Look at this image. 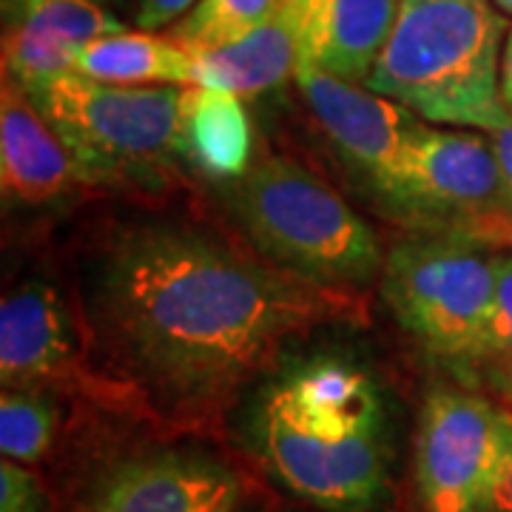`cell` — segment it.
<instances>
[{
    "mask_svg": "<svg viewBox=\"0 0 512 512\" xmlns=\"http://www.w3.org/2000/svg\"><path fill=\"white\" fill-rule=\"evenodd\" d=\"M80 325L109 390L214 413L311 330L362 322V293L322 288L183 222L114 231L83 271Z\"/></svg>",
    "mask_w": 512,
    "mask_h": 512,
    "instance_id": "cell-1",
    "label": "cell"
},
{
    "mask_svg": "<svg viewBox=\"0 0 512 512\" xmlns=\"http://www.w3.org/2000/svg\"><path fill=\"white\" fill-rule=\"evenodd\" d=\"M245 441L279 487L325 512H373L393 467L379 382L350 359L291 362L256 390Z\"/></svg>",
    "mask_w": 512,
    "mask_h": 512,
    "instance_id": "cell-2",
    "label": "cell"
},
{
    "mask_svg": "<svg viewBox=\"0 0 512 512\" xmlns=\"http://www.w3.org/2000/svg\"><path fill=\"white\" fill-rule=\"evenodd\" d=\"M507 32L490 0H402L367 89L427 123L484 131L510 126L498 89Z\"/></svg>",
    "mask_w": 512,
    "mask_h": 512,
    "instance_id": "cell-3",
    "label": "cell"
},
{
    "mask_svg": "<svg viewBox=\"0 0 512 512\" xmlns=\"http://www.w3.org/2000/svg\"><path fill=\"white\" fill-rule=\"evenodd\" d=\"M222 194L239 234L276 268L350 293L382 279L387 254L376 231L291 157L256 160Z\"/></svg>",
    "mask_w": 512,
    "mask_h": 512,
    "instance_id": "cell-4",
    "label": "cell"
},
{
    "mask_svg": "<svg viewBox=\"0 0 512 512\" xmlns=\"http://www.w3.org/2000/svg\"><path fill=\"white\" fill-rule=\"evenodd\" d=\"M185 86H109L63 74L35 106L72 157L80 183L160 185L177 171Z\"/></svg>",
    "mask_w": 512,
    "mask_h": 512,
    "instance_id": "cell-5",
    "label": "cell"
},
{
    "mask_svg": "<svg viewBox=\"0 0 512 512\" xmlns=\"http://www.w3.org/2000/svg\"><path fill=\"white\" fill-rule=\"evenodd\" d=\"M393 319L444 367L476 376L495 305V254L470 239L416 234L390 248L379 279Z\"/></svg>",
    "mask_w": 512,
    "mask_h": 512,
    "instance_id": "cell-6",
    "label": "cell"
},
{
    "mask_svg": "<svg viewBox=\"0 0 512 512\" xmlns=\"http://www.w3.org/2000/svg\"><path fill=\"white\" fill-rule=\"evenodd\" d=\"M424 123L373 188L379 205L419 234L512 245V197L490 137Z\"/></svg>",
    "mask_w": 512,
    "mask_h": 512,
    "instance_id": "cell-7",
    "label": "cell"
},
{
    "mask_svg": "<svg viewBox=\"0 0 512 512\" xmlns=\"http://www.w3.org/2000/svg\"><path fill=\"white\" fill-rule=\"evenodd\" d=\"M507 410L439 384L421 404L413 481L424 512H493Z\"/></svg>",
    "mask_w": 512,
    "mask_h": 512,
    "instance_id": "cell-8",
    "label": "cell"
},
{
    "mask_svg": "<svg viewBox=\"0 0 512 512\" xmlns=\"http://www.w3.org/2000/svg\"><path fill=\"white\" fill-rule=\"evenodd\" d=\"M0 379L3 387H37L49 393L109 390L89 362L72 308L43 279L23 282L0 302Z\"/></svg>",
    "mask_w": 512,
    "mask_h": 512,
    "instance_id": "cell-9",
    "label": "cell"
},
{
    "mask_svg": "<svg viewBox=\"0 0 512 512\" xmlns=\"http://www.w3.org/2000/svg\"><path fill=\"white\" fill-rule=\"evenodd\" d=\"M319 131L339 157L373 191L390 174L413 131L424 123L402 103L299 63L293 74Z\"/></svg>",
    "mask_w": 512,
    "mask_h": 512,
    "instance_id": "cell-10",
    "label": "cell"
},
{
    "mask_svg": "<svg viewBox=\"0 0 512 512\" xmlns=\"http://www.w3.org/2000/svg\"><path fill=\"white\" fill-rule=\"evenodd\" d=\"M242 481L200 450H157L126 458L94 487L86 512H234Z\"/></svg>",
    "mask_w": 512,
    "mask_h": 512,
    "instance_id": "cell-11",
    "label": "cell"
},
{
    "mask_svg": "<svg viewBox=\"0 0 512 512\" xmlns=\"http://www.w3.org/2000/svg\"><path fill=\"white\" fill-rule=\"evenodd\" d=\"M3 77L32 100L74 72L77 52L126 26L97 0H6Z\"/></svg>",
    "mask_w": 512,
    "mask_h": 512,
    "instance_id": "cell-12",
    "label": "cell"
},
{
    "mask_svg": "<svg viewBox=\"0 0 512 512\" xmlns=\"http://www.w3.org/2000/svg\"><path fill=\"white\" fill-rule=\"evenodd\" d=\"M0 180L12 200L46 205L80 183L69 151L46 114L15 80L3 77L0 97Z\"/></svg>",
    "mask_w": 512,
    "mask_h": 512,
    "instance_id": "cell-13",
    "label": "cell"
},
{
    "mask_svg": "<svg viewBox=\"0 0 512 512\" xmlns=\"http://www.w3.org/2000/svg\"><path fill=\"white\" fill-rule=\"evenodd\" d=\"M305 0H285L274 18L217 49L194 52L191 86L256 97L291 80L302 57Z\"/></svg>",
    "mask_w": 512,
    "mask_h": 512,
    "instance_id": "cell-14",
    "label": "cell"
},
{
    "mask_svg": "<svg viewBox=\"0 0 512 512\" xmlns=\"http://www.w3.org/2000/svg\"><path fill=\"white\" fill-rule=\"evenodd\" d=\"M399 9L402 0H305L299 63L367 86Z\"/></svg>",
    "mask_w": 512,
    "mask_h": 512,
    "instance_id": "cell-15",
    "label": "cell"
},
{
    "mask_svg": "<svg viewBox=\"0 0 512 512\" xmlns=\"http://www.w3.org/2000/svg\"><path fill=\"white\" fill-rule=\"evenodd\" d=\"M251 120L242 97L202 86H185L180 157L202 177L234 183L251 168Z\"/></svg>",
    "mask_w": 512,
    "mask_h": 512,
    "instance_id": "cell-16",
    "label": "cell"
},
{
    "mask_svg": "<svg viewBox=\"0 0 512 512\" xmlns=\"http://www.w3.org/2000/svg\"><path fill=\"white\" fill-rule=\"evenodd\" d=\"M194 52L171 35L114 32L86 43L74 57V74L109 86H191Z\"/></svg>",
    "mask_w": 512,
    "mask_h": 512,
    "instance_id": "cell-17",
    "label": "cell"
},
{
    "mask_svg": "<svg viewBox=\"0 0 512 512\" xmlns=\"http://www.w3.org/2000/svg\"><path fill=\"white\" fill-rule=\"evenodd\" d=\"M60 427V407L49 390L3 387L0 399V450L3 458L32 467L52 450Z\"/></svg>",
    "mask_w": 512,
    "mask_h": 512,
    "instance_id": "cell-18",
    "label": "cell"
},
{
    "mask_svg": "<svg viewBox=\"0 0 512 512\" xmlns=\"http://www.w3.org/2000/svg\"><path fill=\"white\" fill-rule=\"evenodd\" d=\"M282 3L285 0H197V6L168 29V35L191 52L217 49L274 18Z\"/></svg>",
    "mask_w": 512,
    "mask_h": 512,
    "instance_id": "cell-19",
    "label": "cell"
},
{
    "mask_svg": "<svg viewBox=\"0 0 512 512\" xmlns=\"http://www.w3.org/2000/svg\"><path fill=\"white\" fill-rule=\"evenodd\" d=\"M481 373L512 402V251L495 254V305Z\"/></svg>",
    "mask_w": 512,
    "mask_h": 512,
    "instance_id": "cell-20",
    "label": "cell"
},
{
    "mask_svg": "<svg viewBox=\"0 0 512 512\" xmlns=\"http://www.w3.org/2000/svg\"><path fill=\"white\" fill-rule=\"evenodd\" d=\"M0 512H46V493L35 473L9 458L0 464Z\"/></svg>",
    "mask_w": 512,
    "mask_h": 512,
    "instance_id": "cell-21",
    "label": "cell"
},
{
    "mask_svg": "<svg viewBox=\"0 0 512 512\" xmlns=\"http://www.w3.org/2000/svg\"><path fill=\"white\" fill-rule=\"evenodd\" d=\"M194 6H197V0H134V23L143 32L171 29Z\"/></svg>",
    "mask_w": 512,
    "mask_h": 512,
    "instance_id": "cell-22",
    "label": "cell"
},
{
    "mask_svg": "<svg viewBox=\"0 0 512 512\" xmlns=\"http://www.w3.org/2000/svg\"><path fill=\"white\" fill-rule=\"evenodd\" d=\"M493 512H512V413L504 419V444H501V464L495 478Z\"/></svg>",
    "mask_w": 512,
    "mask_h": 512,
    "instance_id": "cell-23",
    "label": "cell"
},
{
    "mask_svg": "<svg viewBox=\"0 0 512 512\" xmlns=\"http://www.w3.org/2000/svg\"><path fill=\"white\" fill-rule=\"evenodd\" d=\"M490 143H493L495 160H498V165H501L504 183H507V188H510V197H512V123L510 126L490 131Z\"/></svg>",
    "mask_w": 512,
    "mask_h": 512,
    "instance_id": "cell-24",
    "label": "cell"
},
{
    "mask_svg": "<svg viewBox=\"0 0 512 512\" xmlns=\"http://www.w3.org/2000/svg\"><path fill=\"white\" fill-rule=\"evenodd\" d=\"M498 89H501V103L504 109L512 114V26L504 40V49H501V80H498Z\"/></svg>",
    "mask_w": 512,
    "mask_h": 512,
    "instance_id": "cell-25",
    "label": "cell"
},
{
    "mask_svg": "<svg viewBox=\"0 0 512 512\" xmlns=\"http://www.w3.org/2000/svg\"><path fill=\"white\" fill-rule=\"evenodd\" d=\"M493 3L504 12V15H512V0H493Z\"/></svg>",
    "mask_w": 512,
    "mask_h": 512,
    "instance_id": "cell-26",
    "label": "cell"
},
{
    "mask_svg": "<svg viewBox=\"0 0 512 512\" xmlns=\"http://www.w3.org/2000/svg\"><path fill=\"white\" fill-rule=\"evenodd\" d=\"M97 3H103V0H97Z\"/></svg>",
    "mask_w": 512,
    "mask_h": 512,
    "instance_id": "cell-27",
    "label": "cell"
}]
</instances>
